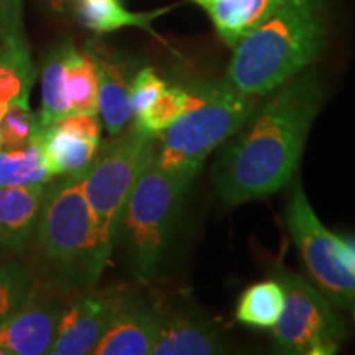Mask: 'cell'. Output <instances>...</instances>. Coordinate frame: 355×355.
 I'll list each match as a JSON object with an SVG mask.
<instances>
[{
	"instance_id": "17",
	"label": "cell",
	"mask_w": 355,
	"mask_h": 355,
	"mask_svg": "<svg viewBox=\"0 0 355 355\" xmlns=\"http://www.w3.org/2000/svg\"><path fill=\"white\" fill-rule=\"evenodd\" d=\"M40 140H42L48 170L53 178L89 166L101 146V141L84 139L81 135L60 128L55 123L40 132Z\"/></svg>"
},
{
	"instance_id": "30",
	"label": "cell",
	"mask_w": 355,
	"mask_h": 355,
	"mask_svg": "<svg viewBox=\"0 0 355 355\" xmlns=\"http://www.w3.org/2000/svg\"><path fill=\"white\" fill-rule=\"evenodd\" d=\"M56 2H58V0H56Z\"/></svg>"
},
{
	"instance_id": "9",
	"label": "cell",
	"mask_w": 355,
	"mask_h": 355,
	"mask_svg": "<svg viewBox=\"0 0 355 355\" xmlns=\"http://www.w3.org/2000/svg\"><path fill=\"white\" fill-rule=\"evenodd\" d=\"M66 296L35 282L32 293L12 316L0 322V349L6 355L50 352Z\"/></svg>"
},
{
	"instance_id": "5",
	"label": "cell",
	"mask_w": 355,
	"mask_h": 355,
	"mask_svg": "<svg viewBox=\"0 0 355 355\" xmlns=\"http://www.w3.org/2000/svg\"><path fill=\"white\" fill-rule=\"evenodd\" d=\"M191 181L150 159L121 212L114 247L123 252L128 272L139 282L153 279L170 250Z\"/></svg>"
},
{
	"instance_id": "29",
	"label": "cell",
	"mask_w": 355,
	"mask_h": 355,
	"mask_svg": "<svg viewBox=\"0 0 355 355\" xmlns=\"http://www.w3.org/2000/svg\"><path fill=\"white\" fill-rule=\"evenodd\" d=\"M354 318H355V309H354Z\"/></svg>"
},
{
	"instance_id": "3",
	"label": "cell",
	"mask_w": 355,
	"mask_h": 355,
	"mask_svg": "<svg viewBox=\"0 0 355 355\" xmlns=\"http://www.w3.org/2000/svg\"><path fill=\"white\" fill-rule=\"evenodd\" d=\"M327 35L326 0H286L232 48L225 81L260 99L311 68Z\"/></svg>"
},
{
	"instance_id": "6",
	"label": "cell",
	"mask_w": 355,
	"mask_h": 355,
	"mask_svg": "<svg viewBox=\"0 0 355 355\" xmlns=\"http://www.w3.org/2000/svg\"><path fill=\"white\" fill-rule=\"evenodd\" d=\"M112 137L99 146L83 180L84 196L101 245L109 257L114 252L121 212L155 152V137L146 135L135 125Z\"/></svg>"
},
{
	"instance_id": "23",
	"label": "cell",
	"mask_w": 355,
	"mask_h": 355,
	"mask_svg": "<svg viewBox=\"0 0 355 355\" xmlns=\"http://www.w3.org/2000/svg\"><path fill=\"white\" fill-rule=\"evenodd\" d=\"M188 99L186 86H168L144 112L133 117V125L146 135L157 137L188 109Z\"/></svg>"
},
{
	"instance_id": "18",
	"label": "cell",
	"mask_w": 355,
	"mask_h": 355,
	"mask_svg": "<svg viewBox=\"0 0 355 355\" xmlns=\"http://www.w3.org/2000/svg\"><path fill=\"white\" fill-rule=\"evenodd\" d=\"M170 10H173V6L152 12H130L119 0H79L78 6L79 20L92 32L109 33L125 26H137L158 40L162 37H158L152 24Z\"/></svg>"
},
{
	"instance_id": "16",
	"label": "cell",
	"mask_w": 355,
	"mask_h": 355,
	"mask_svg": "<svg viewBox=\"0 0 355 355\" xmlns=\"http://www.w3.org/2000/svg\"><path fill=\"white\" fill-rule=\"evenodd\" d=\"M207 13L217 35L234 48L286 0H193Z\"/></svg>"
},
{
	"instance_id": "7",
	"label": "cell",
	"mask_w": 355,
	"mask_h": 355,
	"mask_svg": "<svg viewBox=\"0 0 355 355\" xmlns=\"http://www.w3.org/2000/svg\"><path fill=\"white\" fill-rule=\"evenodd\" d=\"M273 278L285 291V308L273 327V352L331 355L347 337V327L319 288L279 263Z\"/></svg>"
},
{
	"instance_id": "11",
	"label": "cell",
	"mask_w": 355,
	"mask_h": 355,
	"mask_svg": "<svg viewBox=\"0 0 355 355\" xmlns=\"http://www.w3.org/2000/svg\"><path fill=\"white\" fill-rule=\"evenodd\" d=\"M165 309L150 296L121 291L107 331L94 355H148L162 327Z\"/></svg>"
},
{
	"instance_id": "13",
	"label": "cell",
	"mask_w": 355,
	"mask_h": 355,
	"mask_svg": "<svg viewBox=\"0 0 355 355\" xmlns=\"http://www.w3.org/2000/svg\"><path fill=\"white\" fill-rule=\"evenodd\" d=\"M230 352L229 337L201 309L188 303L165 309L153 355H217Z\"/></svg>"
},
{
	"instance_id": "1",
	"label": "cell",
	"mask_w": 355,
	"mask_h": 355,
	"mask_svg": "<svg viewBox=\"0 0 355 355\" xmlns=\"http://www.w3.org/2000/svg\"><path fill=\"white\" fill-rule=\"evenodd\" d=\"M266 96L230 137L212 170L225 206L268 198L291 183L326 91L318 71L308 68Z\"/></svg>"
},
{
	"instance_id": "22",
	"label": "cell",
	"mask_w": 355,
	"mask_h": 355,
	"mask_svg": "<svg viewBox=\"0 0 355 355\" xmlns=\"http://www.w3.org/2000/svg\"><path fill=\"white\" fill-rule=\"evenodd\" d=\"M53 176L40 135L19 148H0V186L46 184Z\"/></svg>"
},
{
	"instance_id": "20",
	"label": "cell",
	"mask_w": 355,
	"mask_h": 355,
	"mask_svg": "<svg viewBox=\"0 0 355 355\" xmlns=\"http://www.w3.org/2000/svg\"><path fill=\"white\" fill-rule=\"evenodd\" d=\"M66 96L71 114H99V74L92 53L71 46L66 64Z\"/></svg>"
},
{
	"instance_id": "10",
	"label": "cell",
	"mask_w": 355,
	"mask_h": 355,
	"mask_svg": "<svg viewBox=\"0 0 355 355\" xmlns=\"http://www.w3.org/2000/svg\"><path fill=\"white\" fill-rule=\"evenodd\" d=\"M119 288L96 290L94 286L71 296L58 324L51 355H87L94 352L107 331L117 306Z\"/></svg>"
},
{
	"instance_id": "12",
	"label": "cell",
	"mask_w": 355,
	"mask_h": 355,
	"mask_svg": "<svg viewBox=\"0 0 355 355\" xmlns=\"http://www.w3.org/2000/svg\"><path fill=\"white\" fill-rule=\"evenodd\" d=\"M37 79L24 30V0H0V121L12 102L28 101Z\"/></svg>"
},
{
	"instance_id": "26",
	"label": "cell",
	"mask_w": 355,
	"mask_h": 355,
	"mask_svg": "<svg viewBox=\"0 0 355 355\" xmlns=\"http://www.w3.org/2000/svg\"><path fill=\"white\" fill-rule=\"evenodd\" d=\"M168 87V83L153 68H144L135 74L130 86L133 117L140 115Z\"/></svg>"
},
{
	"instance_id": "14",
	"label": "cell",
	"mask_w": 355,
	"mask_h": 355,
	"mask_svg": "<svg viewBox=\"0 0 355 355\" xmlns=\"http://www.w3.org/2000/svg\"><path fill=\"white\" fill-rule=\"evenodd\" d=\"M46 184L0 186V247L21 252L28 247L40 212Z\"/></svg>"
},
{
	"instance_id": "24",
	"label": "cell",
	"mask_w": 355,
	"mask_h": 355,
	"mask_svg": "<svg viewBox=\"0 0 355 355\" xmlns=\"http://www.w3.org/2000/svg\"><path fill=\"white\" fill-rule=\"evenodd\" d=\"M33 285L35 277L28 265L19 260L0 265V322L25 303Z\"/></svg>"
},
{
	"instance_id": "21",
	"label": "cell",
	"mask_w": 355,
	"mask_h": 355,
	"mask_svg": "<svg viewBox=\"0 0 355 355\" xmlns=\"http://www.w3.org/2000/svg\"><path fill=\"white\" fill-rule=\"evenodd\" d=\"M285 308V291L275 278L254 283L242 293L235 319L243 326L273 329Z\"/></svg>"
},
{
	"instance_id": "4",
	"label": "cell",
	"mask_w": 355,
	"mask_h": 355,
	"mask_svg": "<svg viewBox=\"0 0 355 355\" xmlns=\"http://www.w3.org/2000/svg\"><path fill=\"white\" fill-rule=\"evenodd\" d=\"M188 109L155 137L153 163L193 181L209 155L237 133L259 97L235 91L227 81L189 84Z\"/></svg>"
},
{
	"instance_id": "19",
	"label": "cell",
	"mask_w": 355,
	"mask_h": 355,
	"mask_svg": "<svg viewBox=\"0 0 355 355\" xmlns=\"http://www.w3.org/2000/svg\"><path fill=\"white\" fill-rule=\"evenodd\" d=\"M73 43H63L44 56L42 64V110L38 119L43 128L71 114L66 96V64Z\"/></svg>"
},
{
	"instance_id": "27",
	"label": "cell",
	"mask_w": 355,
	"mask_h": 355,
	"mask_svg": "<svg viewBox=\"0 0 355 355\" xmlns=\"http://www.w3.org/2000/svg\"><path fill=\"white\" fill-rule=\"evenodd\" d=\"M55 125L81 135L84 139L101 141L102 121L99 114H69L55 122Z\"/></svg>"
},
{
	"instance_id": "15",
	"label": "cell",
	"mask_w": 355,
	"mask_h": 355,
	"mask_svg": "<svg viewBox=\"0 0 355 355\" xmlns=\"http://www.w3.org/2000/svg\"><path fill=\"white\" fill-rule=\"evenodd\" d=\"M99 74V115L102 125L110 135L125 130L133 117L130 104V86L133 76L122 61L114 60L92 48Z\"/></svg>"
},
{
	"instance_id": "31",
	"label": "cell",
	"mask_w": 355,
	"mask_h": 355,
	"mask_svg": "<svg viewBox=\"0 0 355 355\" xmlns=\"http://www.w3.org/2000/svg\"><path fill=\"white\" fill-rule=\"evenodd\" d=\"M0 248H2V247H0Z\"/></svg>"
},
{
	"instance_id": "28",
	"label": "cell",
	"mask_w": 355,
	"mask_h": 355,
	"mask_svg": "<svg viewBox=\"0 0 355 355\" xmlns=\"http://www.w3.org/2000/svg\"><path fill=\"white\" fill-rule=\"evenodd\" d=\"M340 241L344 242V245L347 247V250L354 255L355 259V235H339Z\"/></svg>"
},
{
	"instance_id": "8",
	"label": "cell",
	"mask_w": 355,
	"mask_h": 355,
	"mask_svg": "<svg viewBox=\"0 0 355 355\" xmlns=\"http://www.w3.org/2000/svg\"><path fill=\"white\" fill-rule=\"evenodd\" d=\"M286 227L313 283L337 306H355V259L339 235L324 227L298 184L286 206Z\"/></svg>"
},
{
	"instance_id": "2",
	"label": "cell",
	"mask_w": 355,
	"mask_h": 355,
	"mask_svg": "<svg viewBox=\"0 0 355 355\" xmlns=\"http://www.w3.org/2000/svg\"><path fill=\"white\" fill-rule=\"evenodd\" d=\"M86 170L87 166L48 181L37 229L28 243L35 282L61 296L96 286L110 259L101 245L84 196Z\"/></svg>"
},
{
	"instance_id": "25",
	"label": "cell",
	"mask_w": 355,
	"mask_h": 355,
	"mask_svg": "<svg viewBox=\"0 0 355 355\" xmlns=\"http://www.w3.org/2000/svg\"><path fill=\"white\" fill-rule=\"evenodd\" d=\"M42 130L38 114L32 112L28 101L12 102L0 121V148L28 145Z\"/></svg>"
}]
</instances>
